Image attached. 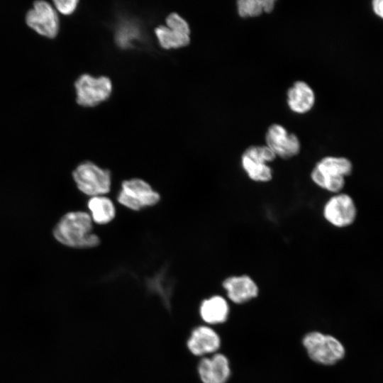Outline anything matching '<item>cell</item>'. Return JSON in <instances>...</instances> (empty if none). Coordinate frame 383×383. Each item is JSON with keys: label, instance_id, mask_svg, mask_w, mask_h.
Listing matches in <instances>:
<instances>
[{"label": "cell", "instance_id": "obj_16", "mask_svg": "<svg viewBox=\"0 0 383 383\" xmlns=\"http://www.w3.org/2000/svg\"><path fill=\"white\" fill-rule=\"evenodd\" d=\"M92 221L99 224H106L116 215V209L112 201L103 195L91 196L87 204Z\"/></svg>", "mask_w": 383, "mask_h": 383}, {"label": "cell", "instance_id": "obj_12", "mask_svg": "<svg viewBox=\"0 0 383 383\" xmlns=\"http://www.w3.org/2000/svg\"><path fill=\"white\" fill-rule=\"evenodd\" d=\"M196 370L202 383H226L231 373L228 357L220 353L202 357Z\"/></svg>", "mask_w": 383, "mask_h": 383}, {"label": "cell", "instance_id": "obj_10", "mask_svg": "<svg viewBox=\"0 0 383 383\" xmlns=\"http://www.w3.org/2000/svg\"><path fill=\"white\" fill-rule=\"evenodd\" d=\"M267 146L270 148L276 156L282 159H289L297 155L301 150V144L297 136L289 133L279 124L271 125L265 136Z\"/></svg>", "mask_w": 383, "mask_h": 383}, {"label": "cell", "instance_id": "obj_22", "mask_svg": "<svg viewBox=\"0 0 383 383\" xmlns=\"http://www.w3.org/2000/svg\"><path fill=\"white\" fill-rule=\"evenodd\" d=\"M372 9L376 15L383 19V0L373 1Z\"/></svg>", "mask_w": 383, "mask_h": 383}, {"label": "cell", "instance_id": "obj_5", "mask_svg": "<svg viewBox=\"0 0 383 383\" xmlns=\"http://www.w3.org/2000/svg\"><path fill=\"white\" fill-rule=\"evenodd\" d=\"M276 157L267 145L250 146L241 156V166L251 180L267 182L273 177L272 169L268 163L274 161Z\"/></svg>", "mask_w": 383, "mask_h": 383}, {"label": "cell", "instance_id": "obj_19", "mask_svg": "<svg viewBox=\"0 0 383 383\" xmlns=\"http://www.w3.org/2000/svg\"><path fill=\"white\" fill-rule=\"evenodd\" d=\"M139 33L137 28L132 25H123L118 29L116 34V41L122 48L130 45L133 40L138 38Z\"/></svg>", "mask_w": 383, "mask_h": 383}, {"label": "cell", "instance_id": "obj_2", "mask_svg": "<svg viewBox=\"0 0 383 383\" xmlns=\"http://www.w3.org/2000/svg\"><path fill=\"white\" fill-rule=\"evenodd\" d=\"M353 172V164L346 157L327 156L319 160L311 173L313 183L335 194L340 193L345 184V177Z\"/></svg>", "mask_w": 383, "mask_h": 383}, {"label": "cell", "instance_id": "obj_21", "mask_svg": "<svg viewBox=\"0 0 383 383\" xmlns=\"http://www.w3.org/2000/svg\"><path fill=\"white\" fill-rule=\"evenodd\" d=\"M53 2L57 11L67 15L75 10L79 1L77 0H55Z\"/></svg>", "mask_w": 383, "mask_h": 383}, {"label": "cell", "instance_id": "obj_9", "mask_svg": "<svg viewBox=\"0 0 383 383\" xmlns=\"http://www.w3.org/2000/svg\"><path fill=\"white\" fill-rule=\"evenodd\" d=\"M27 25L38 34L52 38L59 30V18L53 6L45 1H37L26 13Z\"/></svg>", "mask_w": 383, "mask_h": 383}, {"label": "cell", "instance_id": "obj_17", "mask_svg": "<svg viewBox=\"0 0 383 383\" xmlns=\"http://www.w3.org/2000/svg\"><path fill=\"white\" fill-rule=\"evenodd\" d=\"M155 32L160 45L166 49L183 47L190 41L189 35L164 26L157 27Z\"/></svg>", "mask_w": 383, "mask_h": 383}, {"label": "cell", "instance_id": "obj_7", "mask_svg": "<svg viewBox=\"0 0 383 383\" xmlns=\"http://www.w3.org/2000/svg\"><path fill=\"white\" fill-rule=\"evenodd\" d=\"M77 102L84 106H94L107 99L112 90V84L106 77H93L81 75L75 82Z\"/></svg>", "mask_w": 383, "mask_h": 383}, {"label": "cell", "instance_id": "obj_15", "mask_svg": "<svg viewBox=\"0 0 383 383\" xmlns=\"http://www.w3.org/2000/svg\"><path fill=\"white\" fill-rule=\"evenodd\" d=\"M314 103L315 95L313 89L303 81H296L287 91L288 106L295 113L308 112Z\"/></svg>", "mask_w": 383, "mask_h": 383}, {"label": "cell", "instance_id": "obj_14", "mask_svg": "<svg viewBox=\"0 0 383 383\" xmlns=\"http://www.w3.org/2000/svg\"><path fill=\"white\" fill-rule=\"evenodd\" d=\"M199 313L201 320L207 325L220 324L227 321L229 306L225 298L213 295L201 302Z\"/></svg>", "mask_w": 383, "mask_h": 383}, {"label": "cell", "instance_id": "obj_6", "mask_svg": "<svg viewBox=\"0 0 383 383\" xmlns=\"http://www.w3.org/2000/svg\"><path fill=\"white\" fill-rule=\"evenodd\" d=\"M159 194L145 181L138 178L125 180L118 195V201L128 209L138 211L156 204Z\"/></svg>", "mask_w": 383, "mask_h": 383}, {"label": "cell", "instance_id": "obj_20", "mask_svg": "<svg viewBox=\"0 0 383 383\" xmlns=\"http://www.w3.org/2000/svg\"><path fill=\"white\" fill-rule=\"evenodd\" d=\"M166 23L168 28L176 29L188 35L190 34L187 22L176 13H172L167 17Z\"/></svg>", "mask_w": 383, "mask_h": 383}, {"label": "cell", "instance_id": "obj_11", "mask_svg": "<svg viewBox=\"0 0 383 383\" xmlns=\"http://www.w3.org/2000/svg\"><path fill=\"white\" fill-rule=\"evenodd\" d=\"M221 345L219 335L208 325H200L194 328L186 342L189 352L196 357L216 353Z\"/></svg>", "mask_w": 383, "mask_h": 383}, {"label": "cell", "instance_id": "obj_18", "mask_svg": "<svg viewBox=\"0 0 383 383\" xmlns=\"http://www.w3.org/2000/svg\"><path fill=\"white\" fill-rule=\"evenodd\" d=\"M274 0H239L237 1L238 13L243 18L256 17L263 12L273 11Z\"/></svg>", "mask_w": 383, "mask_h": 383}, {"label": "cell", "instance_id": "obj_8", "mask_svg": "<svg viewBox=\"0 0 383 383\" xmlns=\"http://www.w3.org/2000/svg\"><path fill=\"white\" fill-rule=\"evenodd\" d=\"M357 207L353 198L344 193L331 197L323 206L324 218L332 226L345 228L352 225L357 217Z\"/></svg>", "mask_w": 383, "mask_h": 383}, {"label": "cell", "instance_id": "obj_1", "mask_svg": "<svg viewBox=\"0 0 383 383\" xmlns=\"http://www.w3.org/2000/svg\"><path fill=\"white\" fill-rule=\"evenodd\" d=\"M55 239L62 244L76 248L97 246L100 239L92 232V219L84 211H72L64 215L53 229Z\"/></svg>", "mask_w": 383, "mask_h": 383}, {"label": "cell", "instance_id": "obj_3", "mask_svg": "<svg viewBox=\"0 0 383 383\" xmlns=\"http://www.w3.org/2000/svg\"><path fill=\"white\" fill-rule=\"evenodd\" d=\"M302 344L309 358L316 363L331 366L341 361L346 350L343 344L332 335L319 331L307 333Z\"/></svg>", "mask_w": 383, "mask_h": 383}, {"label": "cell", "instance_id": "obj_13", "mask_svg": "<svg viewBox=\"0 0 383 383\" xmlns=\"http://www.w3.org/2000/svg\"><path fill=\"white\" fill-rule=\"evenodd\" d=\"M228 298L236 304H242L256 298L259 288L256 282L248 275L231 276L222 282Z\"/></svg>", "mask_w": 383, "mask_h": 383}, {"label": "cell", "instance_id": "obj_4", "mask_svg": "<svg viewBox=\"0 0 383 383\" xmlns=\"http://www.w3.org/2000/svg\"><path fill=\"white\" fill-rule=\"evenodd\" d=\"M72 176L77 188L87 195L101 196L111 189L110 171L102 169L91 162H84L79 165L73 171Z\"/></svg>", "mask_w": 383, "mask_h": 383}]
</instances>
